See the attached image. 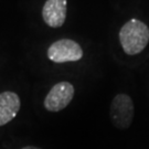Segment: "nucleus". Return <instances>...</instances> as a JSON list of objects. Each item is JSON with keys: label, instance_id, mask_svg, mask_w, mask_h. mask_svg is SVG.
Listing matches in <instances>:
<instances>
[{"label": "nucleus", "instance_id": "obj_6", "mask_svg": "<svg viewBox=\"0 0 149 149\" xmlns=\"http://www.w3.org/2000/svg\"><path fill=\"white\" fill-rule=\"evenodd\" d=\"M20 107L21 102L17 93L11 91L0 93V127L15 119L20 111Z\"/></svg>", "mask_w": 149, "mask_h": 149}, {"label": "nucleus", "instance_id": "obj_2", "mask_svg": "<svg viewBox=\"0 0 149 149\" xmlns=\"http://www.w3.org/2000/svg\"><path fill=\"white\" fill-rule=\"evenodd\" d=\"M135 107L132 97L127 94H117L109 107V118L117 129H127L134 119Z\"/></svg>", "mask_w": 149, "mask_h": 149}, {"label": "nucleus", "instance_id": "obj_5", "mask_svg": "<svg viewBox=\"0 0 149 149\" xmlns=\"http://www.w3.org/2000/svg\"><path fill=\"white\" fill-rule=\"evenodd\" d=\"M66 0H47L42 8V18L51 28L62 27L66 19Z\"/></svg>", "mask_w": 149, "mask_h": 149}, {"label": "nucleus", "instance_id": "obj_3", "mask_svg": "<svg viewBox=\"0 0 149 149\" xmlns=\"http://www.w3.org/2000/svg\"><path fill=\"white\" fill-rule=\"evenodd\" d=\"M47 55L54 63L76 62L83 58V50L80 44L73 40L61 39L49 47Z\"/></svg>", "mask_w": 149, "mask_h": 149}, {"label": "nucleus", "instance_id": "obj_1", "mask_svg": "<svg viewBox=\"0 0 149 149\" xmlns=\"http://www.w3.org/2000/svg\"><path fill=\"white\" fill-rule=\"evenodd\" d=\"M119 42L126 54H139L149 42L148 26L138 19L127 21L119 31Z\"/></svg>", "mask_w": 149, "mask_h": 149}, {"label": "nucleus", "instance_id": "obj_7", "mask_svg": "<svg viewBox=\"0 0 149 149\" xmlns=\"http://www.w3.org/2000/svg\"><path fill=\"white\" fill-rule=\"evenodd\" d=\"M21 149H41L39 148V147H34V146H26V147H23Z\"/></svg>", "mask_w": 149, "mask_h": 149}, {"label": "nucleus", "instance_id": "obj_4", "mask_svg": "<svg viewBox=\"0 0 149 149\" xmlns=\"http://www.w3.org/2000/svg\"><path fill=\"white\" fill-rule=\"evenodd\" d=\"M74 97V86L70 82H60L52 86L43 102L44 108L51 113L63 111Z\"/></svg>", "mask_w": 149, "mask_h": 149}]
</instances>
